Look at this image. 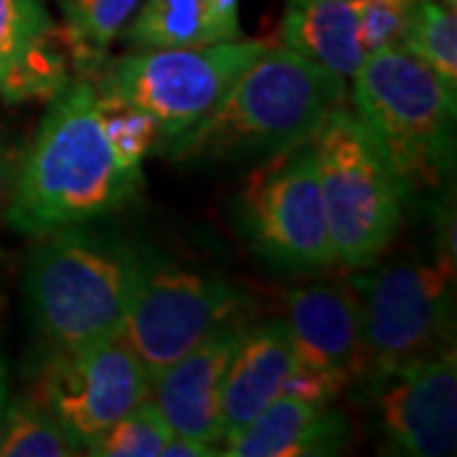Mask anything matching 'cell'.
Masks as SVG:
<instances>
[{
    "label": "cell",
    "mask_w": 457,
    "mask_h": 457,
    "mask_svg": "<svg viewBox=\"0 0 457 457\" xmlns=\"http://www.w3.org/2000/svg\"><path fill=\"white\" fill-rule=\"evenodd\" d=\"M143 272L132 246L87 224L38 234L23 267V295L46 353L120 336Z\"/></svg>",
    "instance_id": "obj_3"
},
{
    "label": "cell",
    "mask_w": 457,
    "mask_h": 457,
    "mask_svg": "<svg viewBox=\"0 0 457 457\" xmlns=\"http://www.w3.org/2000/svg\"><path fill=\"white\" fill-rule=\"evenodd\" d=\"M356 300L369 376L455 345V264L442 260L374 262L348 279Z\"/></svg>",
    "instance_id": "obj_6"
},
{
    "label": "cell",
    "mask_w": 457,
    "mask_h": 457,
    "mask_svg": "<svg viewBox=\"0 0 457 457\" xmlns=\"http://www.w3.org/2000/svg\"><path fill=\"white\" fill-rule=\"evenodd\" d=\"M455 89L407 49L376 51L351 79V110L404 196L442 188L455 168Z\"/></svg>",
    "instance_id": "obj_4"
},
{
    "label": "cell",
    "mask_w": 457,
    "mask_h": 457,
    "mask_svg": "<svg viewBox=\"0 0 457 457\" xmlns=\"http://www.w3.org/2000/svg\"><path fill=\"white\" fill-rule=\"evenodd\" d=\"M99 112L114 153L130 168H143L145 158L155 155L161 145V128L145 110L99 92Z\"/></svg>",
    "instance_id": "obj_23"
},
{
    "label": "cell",
    "mask_w": 457,
    "mask_h": 457,
    "mask_svg": "<svg viewBox=\"0 0 457 457\" xmlns=\"http://www.w3.org/2000/svg\"><path fill=\"white\" fill-rule=\"evenodd\" d=\"M221 455L219 447H213L209 442L191 440V437H180L170 435V440L163 447V457H213Z\"/></svg>",
    "instance_id": "obj_25"
},
{
    "label": "cell",
    "mask_w": 457,
    "mask_h": 457,
    "mask_svg": "<svg viewBox=\"0 0 457 457\" xmlns=\"http://www.w3.org/2000/svg\"><path fill=\"white\" fill-rule=\"evenodd\" d=\"M74 79L62 26L44 0H0V99L49 102Z\"/></svg>",
    "instance_id": "obj_14"
},
{
    "label": "cell",
    "mask_w": 457,
    "mask_h": 457,
    "mask_svg": "<svg viewBox=\"0 0 457 457\" xmlns=\"http://www.w3.org/2000/svg\"><path fill=\"white\" fill-rule=\"evenodd\" d=\"M293 369L295 351L285 318H272L257 326L245 323L221 389L224 440L278 399Z\"/></svg>",
    "instance_id": "obj_15"
},
{
    "label": "cell",
    "mask_w": 457,
    "mask_h": 457,
    "mask_svg": "<svg viewBox=\"0 0 457 457\" xmlns=\"http://www.w3.org/2000/svg\"><path fill=\"white\" fill-rule=\"evenodd\" d=\"M140 3L143 0H62L59 26L74 77H97Z\"/></svg>",
    "instance_id": "obj_19"
},
{
    "label": "cell",
    "mask_w": 457,
    "mask_h": 457,
    "mask_svg": "<svg viewBox=\"0 0 457 457\" xmlns=\"http://www.w3.org/2000/svg\"><path fill=\"white\" fill-rule=\"evenodd\" d=\"M343 102L341 77L285 46H270L212 112L155 155L180 165L264 161L308 143L326 114Z\"/></svg>",
    "instance_id": "obj_2"
},
{
    "label": "cell",
    "mask_w": 457,
    "mask_h": 457,
    "mask_svg": "<svg viewBox=\"0 0 457 457\" xmlns=\"http://www.w3.org/2000/svg\"><path fill=\"white\" fill-rule=\"evenodd\" d=\"M359 389L369 396L376 427L394 453L409 457H447L455 453V345L371 376Z\"/></svg>",
    "instance_id": "obj_11"
},
{
    "label": "cell",
    "mask_w": 457,
    "mask_h": 457,
    "mask_svg": "<svg viewBox=\"0 0 457 457\" xmlns=\"http://www.w3.org/2000/svg\"><path fill=\"white\" fill-rule=\"evenodd\" d=\"M295 369L326 378L338 392L361 386L369 376L353 293L336 282H312L285 295Z\"/></svg>",
    "instance_id": "obj_12"
},
{
    "label": "cell",
    "mask_w": 457,
    "mask_h": 457,
    "mask_svg": "<svg viewBox=\"0 0 457 457\" xmlns=\"http://www.w3.org/2000/svg\"><path fill=\"white\" fill-rule=\"evenodd\" d=\"M11 371H8V363L0 353V429H3V417H5V409L11 402Z\"/></svg>",
    "instance_id": "obj_27"
},
{
    "label": "cell",
    "mask_w": 457,
    "mask_h": 457,
    "mask_svg": "<svg viewBox=\"0 0 457 457\" xmlns=\"http://www.w3.org/2000/svg\"><path fill=\"white\" fill-rule=\"evenodd\" d=\"M143 183V168L125 163L104 132L95 82L77 77L49 99L18 161L5 221L29 237L92 224L128 206Z\"/></svg>",
    "instance_id": "obj_1"
},
{
    "label": "cell",
    "mask_w": 457,
    "mask_h": 457,
    "mask_svg": "<svg viewBox=\"0 0 457 457\" xmlns=\"http://www.w3.org/2000/svg\"><path fill=\"white\" fill-rule=\"evenodd\" d=\"M242 328V320H231L213 330L153 378L150 402L173 435L209 442L221 450V389Z\"/></svg>",
    "instance_id": "obj_13"
},
{
    "label": "cell",
    "mask_w": 457,
    "mask_h": 457,
    "mask_svg": "<svg viewBox=\"0 0 457 457\" xmlns=\"http://www.w3.org/2000/svg\"><path fill=\"white\" fill-rule=\"evenodd\" d=\"M411 56L427 64L457 92V16L440 0H417L409 16L404 44Z\"/></svg>",
    "instance_id": "obj_21"
},
{
    "label": "cell",
    "mask_w": 457,
    "mask_h": 457,
    "mask_svg": "<svg viewBox=\"0 0 457 457\" xmlns=\"http://www.w3.org/2000/svg\"><path fill=\"white\" fill-rule=\"evenodd\" d=\"M245 305V295L227 279L173 264H145L120 336L155 378L213 330L242 320Z\"/></svg>",
    "instance_id": "obj_9"
},
{
    "label": "cell",
    "mask_w": 457,
    "mask_h": 457,
    "mask_svg": "<svg viewBox=\"0 0 457 457\" xmlns=\"http://www.w3.org/2000/svg\"><path fill=\"white\" fill-rule=\"evenodd\" d=\"M333 260L363 270L381 260L402 227L404 191L361 120L338 104L311 137Z\"/></svg>",
    "instance_id": "obj_5"
},
{
    "label": "cell",
    "mask_w": 457,
    "mask_h": 457,
    "mask_svg": "<svg viewBox=\"0 0 457 457\" xmlns=\"http://www.w3.org/2000/svg\"><path fill=\"white\" fill-rule=\"evenodd\" d=\"M237 213L264 262L295 275L336 267L311 140L264 158L245 180Z\"/></svg>",
    "instance_id": "obj_8"
},
{
    "label": "cell",
    "mask_w": 457,
    "mask_h": 457,
    "mask_svg": "<svg viewBox=\"0 0 457 457\" xmlns=\"http://www.w3.org/2000/svg\"><path fill=\"white\" fill-rule=\"evenodd\" d=\"M16 165L18 161H13L11 153L0 145V213H5V206H8L13 179H16Z\"/></svg>",
    "instance_id": "obj_26"
},
{
    "label": "cell",
    "mask_w": 457,
    "mask_h": 457,
    "mask_svg": "<svg viewBox=\"0 0 457 457\" xmlns=\"http://www.w3.org/2000/svg\"><path fill=\"white\" fill-rule=\"evenodd\" d=\"M153 376L122 336L71 353L49 356L38 394H31L62 425L69 440L87 450L102 432L150 396Z\"/></svg>",
    "instance_id": "obj_10"
},
{
    "label": "cell",
    "mask_w": 457,
    "mask_h": 457,
    "mask_svg": "<svg viewBox=\"0 0 457 457\" xmlns=\"http://www.w3.org/2000/svg\"><path fill=\"white\" fill-rule=\"evenodd\" d=\"M279 38L285 49L305 56L351 82L366 54L356 31V5L345 0H287Z\"/></svg>",
    "instance_id": "obj_18"
},
{
    "label": "cell",
    "mask_w": 457,
    "mask_h": 457,
    "mask_svg": "<svg viewBox=\"0 0 457 457\" xmlns=\"http://www.w3.org/2000/svg\"><path fill=\"white\" fill-rule=\"evenodd\" d=\"M417 0H371L356 5V31L366 56L404 44L409 16Z\"/></svg>",
    "instance_id": "obj_24"
},
{
    "label": "cell",
    "mask_w": 457,
    "mask_h": 457,
    "mask_svg": "<svg viewBox=\"0 0 457 457\" xmlns=\"http://www.w3.org/2000/svg\"><path fill=\"white\" fill-rule=\"evenodd\" d=\"M348 442V420L333 404L278 396L221 445L228 457L338 455Z\"/></svg>",
    "instance_id": "obj_16"
},
{
    "label": "cell",
    "mask_w": 457,
    "mask_h": 457,
    "mask_svg": "<svg viewBox=\"0 0 457 457\" xmlns=\"http://www.w3.org/2000/svg\"><path fill=\"white\" fill-rule=\"evenodd\" d=\"M270 46L237 38L191 49H132L107 62L92 82L102 95L145 110L161 128V150L212 112L237 77Z\"/></svg>",
    "instance_id": "obj_7"
},
{
    "label": "cell",
    "mask_w": 457,
    "mask_h": 457,
    "mask_svg": "<svg viewBox=\"0 0 457 457\" xmlns=\"http://www.w3.org/2000/svg\"><path fill=\"white\" fill-rule=\"evenodd\" d=\"M345 3H371V0H345Z\"/></svg>",
    "instance_id": "obj_29"
},
{
    "label": "cell",
    "mask_w": 457,
    "mask_h": 457,
    "mask_svg": "<svg viewBox=\"0 0 457 457\" xmlns=\"http://www.w3.org/2000/svg\"><path fill=\"white\" fill-rule=\"evenodd\" d=\"M122 38L130 49H191L242 38L239 0H143Z\"/></svg>",
    "instance_id": "obj_17"
},
{
    "label": "cell",
    "mask_w": 457,
    "mask_h": 457,
    "mask_svg": "<svg viewBox=\"0 0 457 457\" xmlns=\"http://www.w3.org/2000/svg\"><path fill=\"white\" fill-rule=\"evenodd\" d=\"M82 450L69 440L51 411L31 394L11 396L3 429L0 457H74Z\"/></svg>",
    "instance_id": "obj_20"
},
{
    "label": "cell",
    "mask_w": 457,
    "mask_h": 457,
    "mask_svg": "<svg viewBox=\"0 0 457 457\" xmlns=\"http://www.w3.org/2000/svg\"><path fill=\"white\" fill-rule=\"evenodd\" d=\"M170 427L163 414L147 396L143 404L117 420L107 432L92 442L84 455L92 457H163V447L170 440Z\"/></svg>",
    "instance_id": "obj_22"
},
{
    "label": "cell",
    "mask_w": 457,
    "mask_h": 457,
    "mask_svg": "<svg viewBox=\"0 0 457 457\" xmlns=\"http://www.w3.org/2000/svg\"><path fill=\"white\" fill-rule=\"evenodd\" d=\"M442 5H447V8H455L457 5V0H440Z\"/></svg>",
    "instance_id": "obj_28"
}]
</instances>
